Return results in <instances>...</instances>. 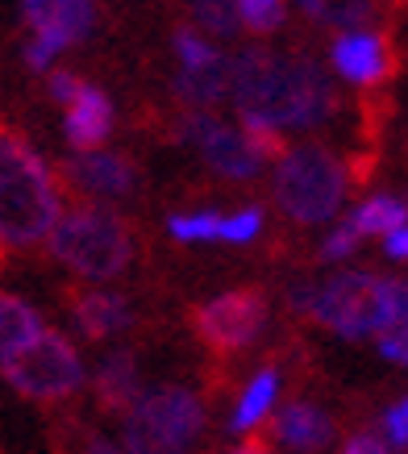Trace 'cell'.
Segmentation results:
<instances>
[{
	"label": "cell",
	"mask_w": 408,
	"mask_h": 454,
	"mask_svg": "<svg viewBox=\"0 0 408 454\" xmlns=\"http://www.w3.org/2000/svg\"><path fill=\"white\" fill-rule=\"evenodd\" d=\"M230 97L246 121L271 129H317L338 109L333 80L313 59L246 46L230 59Z\"/></svg>",
	"instance_id": "obj_1"
},
{
	"label": "cell",
	"mask_w": 408,
	"mask_h": 454,
	"mask_svg": "<svg viewBox=\"0 0 408 454\" xmlns=\"http://www.w3.org/2000/svg\"><path fill=\"white\" fill-rule=\"evenodd\" d=\"M292 304L350 342L380 338L388 330L408 325V284L388 276H367V271H338L317 288L296 284Z\"/></svg>",
	"instance_id": "obj_2"
},
{
	"label": "cell",
	"mask_w": 408,
	"mask_h": 454,
	"mask_svg": "<svg viewBox=\"0 0 408 454\" xmlns=\"http://www.w3.org/2000/svg\"><path fill=\"white\" fill-rule=\"evenodd\" d=\"M63 213L55 171L13 129H0V247H38Z\"/></svg>",
	"instance_id": "obj_3"
},
{
	"label": "cell",
	"mask_w": 408,
	"mask_h": 454,
	"mask_svg": "<svg viewBox=\"0 0 408 454\" xmlns=\"http://www.w3.org/2000/svg\"><path fill=\"white\" fill-rule=\"evenodd\" d=\"M46 238L51 254L83 279H113L129 267V230L105 205L63 208Z\"/></svg>",
	"instance_id": "obj_4"
},
{
	"label": "cell",
	"mask_w": 408,
	"mask_h": 454,
	"mask_svg": "<svg viewBox=\"0 0 408 454\" xmlns=\"http://www.w3.org/2000/svg\"><path fill=\"white\" fill-rule=\"evenodd\" d=\"M275 205L300 225L329 221L346 200V167L326 146H296L275 159Z\"/></svg>",
	"instance_id": "obj_5"
},
{
	"label": "cell",
	"mask_w": 408,
	"mask_h": 454,
	"mask_svg": "<svg viewBox=\"0 0 408 454\" xmlns=\"http://www.w3.org/2000/svg\"><path fill=\"white\" fill-rule=\"evenodd\" d=\"M204 429V404L188 387H159L125 409V450L171 454L188 450Z\"/></svg>",
	"instance_id": "obj_6"
},
{
	"label": "cell",
	"mask_w": 408,
	"mask_h": 454,
	"mask_svg": "<svg viewBox=\"0 0 408 454\" xmlns=\"http://www.w3.org/2000/svg\"><path fill=\"white\" fill-rule=\"evenodd\" d=\"M0 375L26 400L55 404V400H67L83 384V363L63 333L42 330L29 346H21L13 358L0 363Z\"/></svg>",
	"instance_id": "obj_7"
},
{
	"label": "cell",
	"mask_w": 408,
	"mask_h": 454,
	"mask_svg": "<svg viewBox=\"0 0 408 454\" xmlns=\"http://www.w3.org/2000/svg\"><path fill=\"white\" fill-rule=\"evenodd\" d=\"M263 325H267V301L255 288L221 292V296L196 309V330L217 350H242L259 338Z\"/></svg>",
	"instance_id": "obj_8"
},
{
	"label": "cell",
	"mask_w": 408,
	"mask_h": 454,
	"mask_svg": "<svg viewBox=\"0 0 408 454\" xmlns=\"http://www.w3.org/2000/svg\"><path fill=\"white\" fill-rule=\"evenodd\" d=\"M184 138H188V146H196V154H200L217 176L250 179V176H259L263 167H267L263 163V154L255 151L250 134L238 129V125L217 121L213 113H188V121H184Z\"/></svg>",
	"instance_id": "obj_9"
},
{
	"label": "cell",
	"mask_w": 408,
	"mask_h": 454,
	"mask_svg": "<svg viewBox=\"0 0 408 454\" xmlns=\"http://www.w3.org/2000/svg\"><path fill=\"white\" fill-rule=\"evenodd\" d=\"M63 176L80 188V192L96 196V200H122V196L134 192L137 171L134 163L117 151H80L75 159H67Z\"/></svg>",
	"instance_id": "obj_10"
},
{
	"label": "cell",
	"mask_w": 408,
	"mask_h": 454,
	"mask_svg": "<svg viewBox=\"0 0 408 454\" xmlns=\"http://www.w3.org/2000/svg\"><path fill=\"white\" fill-rule=\"evenodd\" d=\"M329 63L338 71L341 80L350 83H380L392 75V55H388V46H383L380 34H367V29H341L333 46H329Z\"/></svg>",
	"instance_id": "obj_11"
},
{
	"label": "cell",
	"mask_w": 408,
	"mask_h": 454,
	"mask_svg": "<svg viewBox=\"0 0 408 454\" xmlns=\"http://www.w3.org/2000/svg\"><path fill=\"white\" fill-rule=\"evenodd\" d=\"M29 29L51 38L59 51H67L71 42H83L96 26V0H21Z\"/></svg>",
	"instance_id": "obj_12"
},
{
	"label": "cell",
	"mask_w": 408,
	"mask_h": 454,
	"mask_svg": "<svg viewBox=\"0 0 408 454\" xmlns=\"http://www.w3.org/2000/svg\"><path fill=\"white\" fill-rule=\"evenodd\" d=\"M63 134L75 151H92L113 134V100L96 88L83 83L75 88V97L67 100V117H63Z\"/></svg>",
	"instance_id": "obj_13"
},
{
	"label": "cell",
	"mask_w": 408,
	"mask_h": 454,
	"mask_svg": "<svg viewBox=\"0 0 408 454\" xmlns=\"http://www.w3.org/2000/svg\"><path fill=\"white\" fill-rule=\"evenodd\" d=\"M275 442L287 446V450H321L333 442V421L329 413H321L317 404H284L279 413H275V426H271Z\"/></svg>",
	"instance_id": "obj_14"
},
{
	"label": "cell",
	"mask_w": 408,
	"mask_h": 454,
	"mask_svg": "<svg viewBox=\"0 0 408 454\" xmlns=\"http://www.w3.org/2000/svg\"><path fill=\"white\" fill-rule=\"evenodd\" d=\"M75 321L83 338H113L134 321V313H129V301L117 292H83L75 301Z\"/></svg>",
	"instance_id": "obj_15"
},
{
	"label": "cell",
	"mask_w": 408,
	"mask_h": 454,
	"mask_svg": "<svg viewBox=\"0 0 408 454\" xmlns=\"http://www.w3.org/2000/svg\"><path fill=\"white\" fill-rule=\"evenodd\" d=\"M171 88H176L179 100H188L196 109H208V105L225 100L230 97V55L213 59V63H204V67H179Z\"/></svg>",
	"instance_id": "obj_16"
},
{
	"label": "cell",
	"mask_w": 408,
	"mask_h": 454,
	"mask_svg": "<svg viewBox=\"0 0 408 454\" xmlns=\"http://www.w3.org/2000/svg\"><path fill=\"white\" fill-rule=\"evenodd\" d=\"M96 396H100V404L113 409V413H125V409L142 396V392H137V363L129 350H117V355H109L96 367Z\"/></svg>",
	"instance_id": "obj_17"
},
{
	"label": "cell",
	"mask_w": 408,
	"mask_h": 454,
	"mask_svg": "<svg viewBox=\"0 0 408 454\" xmlns=\"http://www.w3.org/2000/svg\"><path fill=\"white\" fill-rule=\"evenodd\" d=\"M42 330L46 325L34 304H26L21 296H0V363L13 358L21 346H29Z\"/></svg>",
	"instance_id": "obj_18"
},
{
	"label": "cell",
	"mask_w": 408,
	"mask_h": 454,
	"mask_svg": "<svg viewBox=\"0 0 408 454\" xmlns=\"http://www.w3.org/2000/svg\"><path fill=\"white\" fill-rule=\"evenodd\" d=\"M275 396H279V372L267 367V372H259L246 384L242 400H238V409H233V417H230L233 434H250L259 421H267V413L275 409Z\"/></svg>",
	"instance_id": "obj_19"
},
{
	"label": "cell",
	"mask_w": 408,
	"mask_h": 454,
	"mask_svg": "<svg viewBox=\"0 0 408 454\" xmlns=\"http://www.w3.org/2000/svg\"><path fill=\"white\" fill-rule=\"evenodd\" d=\"M408 221V205L396 196H371L350 213V225L358 230V238H383L388 230L404 225Z\"/></svg>",
	"instance_id": "obj_20"
},
{
	"label": "cell",
	"mask_w": 408,
	"mask_h": 454,
	"mask_svg": "<svg viewBox=\"0 0 408 454\" xmlns=\"http://www.w3.org/2000/svg\"><path fill=\"white\" fill-rule=\"evenodd\" d=\"M304 13L321 21V26H333V29H354L363 26L375 9V0H296Z\"/></svg>",
	"instance_id": "obj_21"
},
{
	"label": "cell",
	"mask_w": 408,
	"mask_h": 454,
	"mask_svg": "<svg viewBox=\"0 0 408 454\" xmlns=\"http://www.w3.org/2000/svg\"><path fill=\"white\" fill-rule=\"evenodd\" d=\"M192 21L213 34V38H233L238 34V4L233 0H192Z\"/></svg>",
	"instance_id": "obj_22"
},
{
	"label": "cell",
	"mask_w": 408,
	"mask_h": 454,
	"mask_svg": "<svg viewBox=\"0 0 408 454\" xmlns=\"http://www.w3.org/2000/svg\"><path fill=\"white\" fill-rule=\"evenodd\" d=\"M238 4V21L250 34H275L284 26V0H233Z\"/></svg>",
	"instance_id": "obj_23"
},
{
	"label": "cell",
	"mask_w": 408,
	"mask_h": 454,
	"mask_svg": "<svg viewBox=\"0 0 408 454\" xmlns=\"http://www.w3.org/2000/svg\"><path fill=\"white\" fill-rule=\"evenodd\" d=\"M217 213H179L167 221V230L179 242H208V238H217Z\"/></svg>",
	"instance_id": "obj_24"
},
{
	"label": "cell",
	"mask_w": 408,
	"mask_h": 454,
	"mask_svg": "<svg viewBox=\"0 0 408 454\" xmlns=\"http://www.w3.org/2000/svg\"><path fill=\"white\" fill-rule=\"evenodd\" d=\"M176 55H179V67H204V63L221 59V51L204 34H196V29H176Z\"/></svg>",
	"instance_id": "obj_25"
},
{
	"label": "cell",
	"mask_w": 408,
	"mask_h": 454,
	"mask_svg": "<svg viewBox=\"0 0 408 454\" xmlns=\"http://www.w3.org/2000/svg\"><path fill=\"white\" fill-rule=\"evenodd\" d=\"M263 234V213L259 208H242V213H233V217H221L217 221V242H255Z\"/></svg>",
	"instance_id": "obj_26"
},
{
	"label": "cell",
	"mask_w": 408,
	"mask_h": 454,
	"mask_svg": "<svg viewBox=\"0 0 408 454\" xmlns=\"http://www.w3.org/2000/svg\"><path fill=\"white\" fill-rule=\"evenodd\" d=\"M358 242H363V238H358V230H354L350 217H346L338 230L326 238V247H321V259H326V262L346 259V254H354V247H358Z\"/></svg>",
	"instance_id": "obj_27"
},
{
	"label": "cell",
	"mask_w": 408,
	"mask_h": 454,
	"mask_svg": "<svg viewBox=\"0 0 408 454\" xmlns=\"http://www.w3.org/2000/svg\"><path fill=\"white\" fill-rule=\"evenodd\" d=\"M383 429H388V450H408V396L383 413Z\"/></svg>",
	"instance_id": "obj_28"
},
{
	"label": "cell",
	"mask_w": 408,
	"mask_h": 454,
	"mask_svg": "<svg viewBox=\"0 0 408 454\" xmlns=\"http://www.w3.org/2000/svg\"><path fill=\"white\" fill-rule=\"evenodd\" d=\"M55 55H59V46L51 38H42V34H34L29 38V46H26V63L34 71H46L51 63H55Z\"/></svg>",
	"instance_id": "obj_29"
},
{
	"label": "cell",
	"mask_w": 408,
	"mask_h": 454,
	"mask_svg": "<svg viewBox=\"0 0 408 454\" xmlns=\"http://www.w3.org/2000/svg\"><path fill=\"white\" fill-rule=\"evenodd\" d=\"M51 97L59 100V105H67L71 97H75V88H80V75H71V71H51Z\"/></svg>",
	"instance_id": "obj_30"
},
{
	"label": "cell",
	"mask_w": 408,
	"mask_h": 454,
	"mask_svg": "<svg viewBox=\"0 0 408 454\" xmlns=\"http://www.w3.org/2000/svg\"><path fill=\"white\" fill-rule=\"evenodd\" d=\"M383 250H388V259L408 262V221H404V225H396V230H388V234H383Z\"/></svg>",
	"instance_id": "obj_31"
},
{
	"label": "cell",
	"mask_w": 408,
	"mask_h": 454,
	"mask_svg": "<svg viewBox=\"0 0 408 454\" xmlns=\"http://www.w3.org/2000/svg\"><path fill=\"white\" fill-rule=\"evenodd\" d=\"M346 454H383L388 446H383L375 434H354V438H346V446H341Z\"/></svg>",
	"instance_id": "obj_32"
},
{
	"label": "cell",
	"mask_w": 408,
	"mask_h": 454,
	"mask_svg": "<svg viewBox=\"0 0 408 454\" xmlns=\"http://www.w3.org/2000/svg\"><path fill=\"white\" fill-rule=\"evenodd\" d=\"M404 367H408V358H404Z\"/></svg>",
	"instance_id": "obj_33"
}]
</instances>
